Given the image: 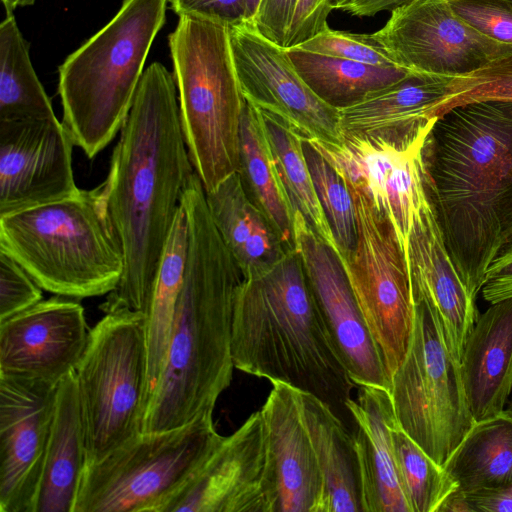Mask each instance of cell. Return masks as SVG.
I'll use <instances>...</instances> for the list:
<instances>
[{
  "label": "cell",
  "mask_w": 512,
  "mask_h": 512,
  "mask_svg": "<svg viewBox=\"0 0 512 512\" xmlns=\"http://www.w3.org/2000/svg\"><path fill=\"white\" fill-rule=\"evenodd\" d=\"M219 436L213 414L174 429L141 432L86 464L73 512H163Z\"/></svg>",
  "instance_id": "9"
},
{
  "label": "cell",
  "mask_w": 512,
  "mask_h": 512,
  "mask_svg": "<svg viewBox=\"0 0 512 512\" xmlns=\"http://www.w3.org/2000/svg\"><path fill=\"white\" fill-rule=\"evenodd\" d=\"M506 410L512 415V401L510 402V404Z\"/></svg>",
  "instance_id": "49"
},
{
  "label": "cell",
  "mask_w": 512,
  "mask_h": 512,
  "mask_svg": "<svg viewBox=\"0 0 512 512\" xmlns=\"http://www.w3.org/2000/svg\"><path fill=\"white\" fill-rule=\"evenodd\" d=\"M302 418L324 481L328 512H362L353 433L317 396L298 390Z\"/></svg>",
  "instance_id": "27"
},
{
  "label": "cell",
  "mask_w": 512,
  "mask_h": 512,
  "mask_svg": "<svg viewBox=\"0 0 512 512\" xmlns=\"http://www.w3.org/2000/svg\"><path fill=\"white\" fill-rule=\"evenodd\" d=\"M396 465L411 512H440L456 483L399 426L391 424Z\"/></svg>",
  "instance_id": "34"
},
{
  "label": "cell",
  "mask_w": 512,
  "mask_h": 512,
  "mask_svg": "<svg viewBox=\"0 0 512 512\" xmlns=\"http://www.w3.org/2000/svg\"><path fill=\"white\" fill-rule=\"evenodd\" d=\"M343 180L354 203L357 238L350 252L338 255L383 359L390 387L392 375L407 354L414 326L406 256L391 221L362 191Z\"/></svg>",
  "instance_id": "11"
},
{
  "label": "cell",
  "mask_w": 512,
  "mask_h": 512,
  "mask_svg": "<svg viewBox=\"0 0 512 512\" xmlns=\"http://www.w3.org/2000/svg\"><path fill=\"white\" fill-rule=\"evenodd\" d=\"M229 39L244 98L280 116L306 138L342 139L339 110L308 86L286 48L264 38L250 22L229 26Z\"/></svg>",
  "instance_id": "15"
},
{
  "label": "cell",
  "mask_w": 512,
  "mask_h": 512,
  "mask_svg": "<svg viewBox=\"0 0 512 512\" xmlns=\"http://www.w3.org/2000/svg\"><path fill=\"white\" fill-rule=\"evenodd\" d=\"M58 384L0 376V512H35Z\"/></svg>",
  "instance_id": "18"
},
{
  "label": "cell",
  "mask_w": 512,
  "mask_h": 512,
  "mask_svg": "<svg viewBox=\"0 0 512 512\" xmlns=\"http://www.w3.org/2000/svg\"><path fill=\"white\" fill-rule=\"evenodd\" d=\"M346 407L355 426L362 512H411L394 455L391 424L396 417L389 390L360 386Z\"/></svg>",
  "instance_id": "23"
},
{
  "label": "cell",
  "mask_w": 512,
  "mask_h": 512,
  "mask_svg": "<svg viewBox=\"0 0 512 512\" xmlns=\"http://www.w3.org/2000/svg\"><path fill=\"white\" fill-rule=\"evenodd\" d=\"M303 151L319 202L331 228L337 253L346 254L354 248L357 238L351 193L339 173L305 136Z\"/></svg>",
  "instance_id": "35"
},
{
  "label": "cell",
  "mask_w": 512,
  "mask_h": 512,
  "mask_svg": "<svg viewBox=\"0 0 512 512\" xmlns=\"http://www.w3.org/2000/svg\"><path fill=\"white\" fill-rule=\"evenodd\" d=\"M278 491L260 410L220 435L163 512H277Z\"/></svg>",
  "instance_id": "13"
},
{
  "label": "cell",
  "mask_w": 512,
  "mask_h": 512,
  "mask_svg": "<svg viewBox=\"0 0 512 512\" xmlns=\"http://www.w3.org/2000/svg\"><path fill=\"white\" fill-rule=\"evenodd\" d=\"M350 0H327V4L331 10H338V8Z\"/></svg>",
  "instance_id": "48"
},
{
  "label": "cell",
  "mask_w": 512,
  "mask_h": 512,
  "mask_svg": "<svg viewBox=\"0 0 512 512\" xmlns=\"http://www.w3.org/2000/svg\"><path fill=\"white\" fill-rule=\"evenodd\" d=\"M86 446L74 371L58 384L35 512H73Z\"/></svg>",
  "instance_id": "26"
},
{
  "label": "cell",
  "mask_w": 512,
  "mask_h": 512,
  "mask_svg": "<svg viewBox=\"0 0 512 512\" xmlns=\"http://www.w3.org/2000/svg\"><path fill=\"white\" fill-rule=\"evenodd\" d=\"M234 368L283 382L326 402L346 423L356 387L321 316L296 250L263 275L244 278L231 329ZM347 424V423H346Z\"/></svg>",
  "instance_id": "4"
},
{
  "label": "cell",
  "mask_w": 512,
  "mask_h": 512,
  "mask_svg": "<svg viewBox=\"0 0 512 512\" xmlns=\"http://www.w3.org/2000/svg\"><path fill=\"white\" fill-rule=\"evenodd\" d=\"M507 2H509L510 4H512V0H506Z\"/></svg>",
  "instance_id": "50"
},
{
  "label": "cell",
  "mask_w": 512,
  "mask_h": 512,
  "mask_svg": "<svg viewBox=\"0 0 512 512\" xmlns=\"http://www.w3.org/2000/svg\"><path fill=\"white\" fill-rule=\"evenodd\" d=\"M331 11L327 0H298L285 48L301 44L328 26L327 17Z\"/></svg>",
  "instance_id": "42"
},
{
  "label": "cell",
  "mask_w": 512,
  "mask_h": 512,
  "mask_svg": "<svg viewBox=\"0 0 512 512\" xmlns=\"http://www.w3.org/2000/svg\"><path fill=\"white\" fill-rule=\"evenodd\" d=\"M512 101V52L463 76L452 77L448 92L431 110V119L450 109L481 100Z\"/></svg>",
  "instance_id": "36"
},
{
  "label": "cell",
  "mask_w": 512,
  "mask_h": 512,
  "mask_svg": "<svg viewBox=\"0 0 512 512\" xmlns=\"http://www.w3.org/2000/svg\"><path fill=\"white\" fill-rule=\"evenodd\" d=\"M194 171L175 79L154 62L144 70L100 184L124 256L123 275L103 312L128 309L148 317L161 257Z\"/></svg>",
  "instance_id": "1"
},
{
  "label": "cell",
  "mask_w": 512,
  "mask_h": 512,
  "mask_svg": "<svg viewBox=\"0 0 512 512\" xmlns=\"http://www.w3.org/2000/svg\"><path fill=\"white\" fill-rule=\"evenodd\" d=\"M431 131L408 146L359 136H343L338 142L306 139L391 221L405 252L425 195V152Z\"/></svg>",
  "instance_id": "14"
},
{
  "label": "cell",
  "mask_w": 512,
  "mask_h": 512,
  "mask_svg": "<svg viewBox=\"0 0 512 512\" xmlns=\"http://www.w3.org/2000/svg\"><path fill=\"white\" fill-rule=\"evenodd\" d=\"M244 99L238 172L249 197L276 226L287 246L294 250L293 212L275 166L263 116L256 105Z\"/></svg>",
  "instance_id": "29"
},
{
  "label": "cell",
  "mask_w": 512,
  "mask_h": 512,
  "mask_svg": "<svg viewBox=\"0 0 512 512\" xmlns=\"http://www.w3.org/2000/svg\"><path fill=\"white\" fill-rule=\"evenodd\" d=\"M6 11L12 12L18 7L30 6L35 3L36 0H1Z\"/></svg>",
  "instance_id": "46"
},
{
  "label": "cell",
  "mask_w": 512,
  "mask_h": 512,
  "mask_svg": "<svg viewBox=\"0 0 512 512\" xmlns=\"http://www.w3.org/2000/svg\"><path fill=\"white\" fill-rule=\"evenodd\" d=\"M0 251L45 291L76 299L108 295L124 271L100 185L0 216Z\"/></svg>",
  "instance_id": "5"
},
{
  "label": "cell",
  "mask_w": 512,
  "mask_h": 512,
  "mask_svg": "<svg viewBox=\"0 0 512 512\" xmlns=\"http://www.w3.org/2000/svg\"><path fill=\"white\" fill-rule=\"evenodd\" d=\"M452 77L413 72L403 80L338 109L343 136L382 139L408 146L430 132L432 108L448 92Z\"/></svg>",
  "instance_id": "22"
},
{
  "label": "cell",
  "mask_w": 512,
  "mask_h": 512,
  "mask_svg": "<svg viewBox=\"0 0 512 512\" xmlns=\"http://www.w3.org/2000/svg\"><path fill=\"white\" fill-rule=\"evenodd\" d=\"M78 300L55 295L0 321V376L58 384L74 371L91 330Z\"/></svg>",
  "instance_id": "19"
},
{
  "label": "cell",
  "mask_w": 512,
  "mask_h": 512,
  "mask_svg": "<svg viewBox=\"0 0 512 512\" xmlns=\"http://www.w3.org/2000/svg\"><path fill=\"white\" fill-rule=\"evenodd\" d=\"M297 72L326 103L341 109L372 92L386 88L413 72L399 66L383 67L286 48Z\"/></svg>",
  "instance_id": "30"
},
{
  "label": "cell",
  "mask_w": 512,
  "mask_h": 512,
  "mask_svg": "<svg viewBox=\"0 0 512 512\" xmlns=\"http://www.w3.org/2000/svg\"><path fill=\"white\" fill-rule=\"evenodd\" d=\"M168 0H124L117 14L59 67L62 123L90 159L120 132Z\"/></svg>",
  "instance_id": "6"
},
{
  "label": "cell",
  "mask_w": 512,
  "mask_h": 512,
  "mask_svg": "<svg viewBox=\"0 0 512 512\" xmlns=\"http://www.w3.org/2000/svg\"><path fill=\"white\" fill-rule=\"evenodd\" d=\"M261 113L275 166L292 212H299L309 226L336 249L305 159L304 135L280 116L263 110Z\"/></svg>",
  "instance_id": "33"
},
{
  "label": "cell",
  "mask_w": 512,
  "mask_h": 512,
  "mask_svg": "<svg viewBox=\"0 0 512 512\" xmlns=\"http://www.w3.org/2000/svg\"><path fill=\"white\" fill-rule=\"evenodd\" d=\"M294 47L316 54L370 65L398 66L373 40L371 34H353L333 30L329 26Z\"/></svg>",
  "instance_id": "37"
},
{
  "label": "cell",
  "mask_w": 512,
  "mask_h": 512,
  "mask_svg": "<svg viewBox=\"0 0 512 512\" xmlns=\"http://www.w3.org/2000/svg\"><path fill=\"white\" fill-rule=\"evenodd\" d=\"M180 16H197L228 26L248 21L247 0H169Z\"/></svg>",
  "instance_id": "41"
},
{
  "label": "cell",
  "mask_w": 512,
  "mask_h": 512,
  "mask_svg": "<svg viewBox=\"0 0 512 512\" xmlns=\"http://www.w3.org/2000/svg\"><path fill=\"white\" fill-rule=\"evenodd\" d=\"M188 249V222L181 205L157 270L147 317L148 400L163 369L181 291Z\"/></svg>",
  "instance_id": "31"
},
{
  "label": "cell",
  "mask_w": 512,
  "mask_h": 512,
  "mask_svg": "<svg viewBox=\"0 0 512 512\" xmlns=\"http://www.w3.org/2000/svg\"><path fill=\"white\" fill-rule=\"evenodd\" d=\"M42 290L12 257L0 251V321L42 301Z\"/></svg>",
  "instance_id": "39"
},
{
  "label": "cell",
  "mask_w": 512,
  "mask_h": 512,
  "mask_svg": "<svg viewBox=\"0 0 512 512\" xmlns=\"http://www.w3.org/2000/svg\"><path fill=\"white\" fill-rule=\"evenodd\" d=\"M414 310L410 345L389 393L399 426L443 467L475 421L437 315L423 300Z\"/></svg>",
  "instance_id": "10"
},
{
  "label": "cell",
  "mask_w": 512,
  "mask_h": 512,
  "mask_svg": "<svg viewBox=\"0 0 512 512\" xmlns=\"http://www.w3.org/2000/svg\"><path fill=\"white\" fill-rule=\"evenodd\" d=\"M74 374L86 464H92L142 432L148 399L147 317L128 309L105 313L90 330Z\"/></svg>",
  "instance_id": "8"
},
{
  "label": "cell",
  "mask_w": 512,
  "mask_h": 512,
  "mask_svg": "<svg viewBox=\"0 0 512 512\" xmlns=\"http://www.w3.org/2000/svg\"><path fill=\"white\" fill-rule=\"evenodd\" d=\"M464 496L512 482V415L505 409L475 422L443 466Z\"/></svg>",
  "instance_id": "28"
},
{
  "label": "cell",
  "mask_w": 512,
  "mask_h": 512,
  "mask_svg": "<svg viewBox=\"0 0 512 512\" xmlns=\"http://www.w3.org/2000/svg\"><path fill=\"white\" fill-rule=\"evenodd\" d=\"M465 497L472 512H512V482L497 491Z\"/></svg>",
  "instance_id": "44"
},
{
  "label": "cell",
  "mask_w": 512,
  "mask_h": 512,
  "mask_svg": "<svg viewBox=\"0 0 512 512\" xmlns=\"http://www.w3.org/2000/svg\"><path fill=\"white\" fill-rule=\"evenodd\" d=\"M73 146L56 116L0 121V216L77 195Z\"/></svg>",
  "instance_id": "17"
},
{
  "label": "cell",
  "mask_w": 512,
  "mask_h": 512,
  "mask_svg": "<svg viewBox=\"0 0 512 512\" xmlns=\"http://www.w3.org/2000/svg\"><path fill=\"white\" fill-rule=\"evenodd\" d=\"M481 292L490 304L512 297V238L489 265Z\"/></svg>",
  "instance_id": "43"
},
{
  "label": "cell",
  "mask_w": 512,
  "mask_h": 512,
  "mask_svg": "<svg viewBox=\"0 0 512 512\" xmlns=\"http://www.w3.org/2000/svg\"><path fill=\"white\" fill-rule=\"evenodd\" d=\"M461 377L475 422L503 412L512 391V297L480 314L460 361Z\"/></svg>",
  "instance_id": "24"
},
{
  "label": "cell",
  "mask_w": 512,
  "mask_h": 512,
  "mask_svg": "<svg viewBox=\"0 0 512 512\" xmlns=\"http://www.w3.org/2000/svg\"><path fill=\"white\" fill-rule=\"evenodd\" d=\"M371 37L398 66L447 77L469 74L512 52V45L471 28L447 0H412L391 11Z\"/></svg>",
  "instance_id": "12"
},
{
  "label": "cell",
  "mask_w": 512,
  "mask_h": 512,
  "mask_svg": "<svg viewBox=\"0 0 512 512\" xmlns=\"http://www.w3.org/2000/svg\"><path fill=\"white\" fill-rule=\"evenodd\" d=\"M189 157L205 192L239 169L244 96L236 74L229 26L180 16L169 35Z\"/></svg>",
  "instance_id": "7"
},
{
  "label": "cell",
  "mask_w": 512,
  "mask_h": 512,
  "mask_svg": "<svg viewBox=\"0 0 512 512\" xmlns=\"http://www.w3.org/2000/svg\"><path fill=\"white\" fill-rule=\"evenodd\" d=\"M261 407L278 491L277 512H328L324 481L303 422L298 389L273 382Z\"/></svg>",
  "instance_id": "21"
},
{
  "label": "cell",
  "mask_w": 512,
  "mask_h": 512,
  "mask_svg": "<svg viewBox=\"0 0 512 512\" xmlns=\"http://www.w3.org/2000/svg\"><path fill=\"white\" fill-rule=\"evenodd\" d=\"M426 160L448 253L476 300L512 238V101L447 111L434 124Z\"/></svg>",
  "instance_id": "3"
},
{
  "label": "cell",
  "mask_w": 512,
  "mask_h": 512,
  "mask_svg": "<svg viewBox=\"0 0 512 512\" xmlns=\"http://www.w3.org/2000/svg\"><path fill=\"white\" fill-rule=\"evenodd\" d=\"M259 1L260 0H247V17H248L247 22H250L253 19L254 15L256 13Z\"/></svg>",
  "instance_id": "47"
},
{
  "label": "cell",
  "mask_w": 512,
  "mask_h": 512,
  "mask_svg": "<svg viewBox=\"0 0 512 512\" xmlns=\"http://www.w3.org/2000/svg\"><path fill=\"white\" fill-rule=\"evenodd\" d=\"M181 205L188 222L186 265L165 363L144 412L146 433L213 414L234 368L232 316L244 275L213 221L196 172Z\"/></svg>",
  "instance_id": "2"
},
{
  "label": "cell",
  "mask_w": 512,
  "mask_h": 512,
  "mask_svg": "<svg viewBox=\"0 0 512 512\" xmlns=\"http://www.w3.org/2000/svg\"><path fill=\"white\" fill-rule=\"evenodd\" d=\"M205 196L213 221L244 278L263 275L292 250L249 197L238 171Z\"/></svg>",
  "instance_id": "25"
},
{
  "label": "cell",
  "mask_w": 512,
  "mask_h": 512,
  "mask_svg": "<svg viewBox=\"0 0 512 512\" xmlns=\"http://www.w3.org/2000/svg\"><path fill=\"white\" fill-rule=\"evenodd\" d=\"M46 94L29 56L12 12L0 24V121L35 120L54 117Z\"/></svg>",
  "instance_id": "32"
},
{
  "label": "cell",
  "mask_w": 512,
  "mask_h": 512,
  "mask_svg": "<svg viewBox=\"0 0 512 512\" xmlns=\"http://www.w3.org/2000/svg\"><path fill=\"white\" fill-rule=\"evenodd\" d=\"M298 0H260L250 23L264 38L285 48Z\"/></svg>",
  "instance_id": "40"
},
{
  "label": "cell",
  "mask_w": 512,
  "mask_h": 512,
  "mask_svg": "<svg viewBox=\"0 0 512 512\" xmlns=\"http://www.w3.org/2000/svg\"><path fill=\"white\" fill-rule=\"evenodd\" d=\"M471 28L493 41L512 45V4L506 0H447Z\"/></svg>",
  "instance_id": "38"
},
{
  "label": "cell",
  "mask_w": 512,
  "mask_h": 512,
  "mask_svg": "<svg viewBox=\"0 0 512 512\" xmlns=\"http://www.w3.org/2000/svg\"><path fill=\"white\" fill-rule=\"evenodd\" d=\"M294 245L326 328L351 380L358 387L389 390L383 359L374 342L337 250L299 212L293 213Z\"/></svg>",
  "instance_id": "16"
},
{
  "label": "cell",
  "mask_w": 512,
  "mask_h": 512,
  "mask_svg": "<svg viewBox=\"0 0 512 512\" xmlns=\"http://www.w3.org/2000/svg\"><path fill=\"white\" fill-rule=\"evenodd\" d=\"M411 1L412 0H350L341 5L338 10L357 17H369L379 12H391Z\"/></svg>",
  "instance_id": "45"
},
{
  "label": "cell",
  "mask_w": 512,
  "mask_h": 512,
  "mask_svg": "<svg viewBox=\"0 0 512 512\" xmlns=\"http://www.w3.org/2000/svg\"><path fill=\"white\" fill-rule=\"evenodd\" d=\"M405 256L413 302L423 300L432 308L450 352L460 362L479 314L448 253L427 163L425 195L413 219Z\"/></svg>",
  "instance_id": "20"
}]
</instances>
